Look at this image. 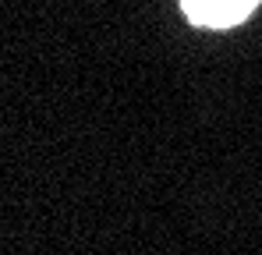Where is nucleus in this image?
<instances>
[{"instance_id":"f257e3e1","label":"nucleus","mask_w":262,"mask_h":255,"mask_svg":"<svg viewBox=\"0 0 262 255\" xmlns=\"http://www.w3.org/2000/svg\"><path fill=\"white\" fill-rule=\"evenodd\" d=\"M188 18L199 22V25H213V29H227V25H237L241 18L252 14L255 0H181Z\"/></svg>"}]
</instances>
